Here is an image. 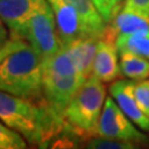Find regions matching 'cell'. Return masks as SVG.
Segmentation results:
<instances>
[{
	"label": "cell",
	"instance_id": "30bf717a",
	"mask_svg": "<svg viewBox=\"0 0 149 149\" xmlns=\"http://www.w3.org/2000/svg\"><path fill=\"white\" fill-rule=\"evenodd\" d=\"M133 80L114 81L109 87V93L128 118L144 132L149 133V117L142 111L133 93Z\"/></svg>",
	"mask_w": 149,
	"mask_h": 149
},
{
	"label": "cell",
	"instance_id": "6da1fadb",
	"mask_svg": "<svg viewBox=\"0 0 149 149\" xmlns=\"http://www.w3.org/2000/svg\"><path fill=\"white\" fill-rule=\"evenodd\" d=\"M0 119L29 144L40 148L47 147L66 128L63 118L46 101H32L4 91H0Z\"/></svg>",
	"mask_w": 149,
	"mask_h": 149
},
{
	"label": "cell",
	"instance_id": "7c38bea8",
	"mask_svg": "<svg viewBox=\"0 0 149 149\" xmlns=\"http://www.w3.org/2000/svg\"><path fill=\"white\" fill-rule=\"evenodd\" d=\"M101 37L95 36H83L78 37L71 44H68L67 47L71 52L74 62L78 66L81 74L85 80L92 76V68H93V61H95L96 51L98 47V40Z\"/></svg>",
	"mask_w": 149,
	"mask_h": 149
},
{
	"label": "cell",
	"instance_id": "d6986e66",
	"mask_svg": "<svg viewBox=\"0 0 149 149\" xmlns=\"http://www.w3.org/2000/svg\"><path fill=\"white\" fill-rule=\"evenodd\" d=\"M133 93L142 111L149 117V78L133 83Z\"/></svg>",
	"mask_w": 149,
	"mask_h": 149
},
{
	"label": "cell",
	"instance_id": "7a4b0ae2",
	"mask_svg": "<svg viewBox=\"0 0 149 149\" xmlns=\"http://www.w3.org/2000/svg\"><path fill=\"white\" fill-rule=\"evenodd\" d=\"M41 62L42 60L25 39L10 36L0 49V91L32 101H46Z\"/></svg>",
	"mask_w": 149,
	"mask_h": 149
},
{
	"label": "cell",
	"instance_id": "8fae6325",
	"mask_svg": "<svg viewBox=\"0 0 149 149\" xmlns=\"http://www.w3.org/2000/svg\"><path fill=\"white\" fill-rule=\"evenodd\" d=\"M106 29L116 40L119 35L149 34V14L123 5Z\"/></svg>",
	"mask_w": 149,
	"mask_h": 149
},
{
	"label": "cell",
	"instance_id": "5b68a950",
	"mask_svg": "<svg viewBox=\"0 0 149 149\" xmlns=\"http://www.w3.org/2000/svg\"><path fill=\"white\" fill-rule=\"evenodd\" d=\"M29 42L41 60L58 52L62 47L56 27L55 15L49 1H44L24 27L21 35Z\"/></svg>",
	"mask_w": 149,
	"mask_h": 149
},
{
	"label": "cell",
	"instance_id": "ba28073f",
	"mask_svg": "<svg viewBox=\"0 0 149 149\" xmlns=\"http://www.w3.org/2000/svg\"><path fill=\"white\" fill-rule=\"evenodd\" d=\"M52 8L56 27L62 46H67L78 37L88 36L82 17L76 8L63 0H47Z\"/></svg>",
	"mask_w": 149,
	"mask_h": 149
},
{
	"label": "cell",
	"instance_id": "277c9868",
	"mask_svg": "<svg viewBox=\"0 0 149 149\" xmlns=\"http://www.w3.org/2000/svg\"><path fill=\"white\" fill-rule=\"evenodd\" d=\"M106 98L103 82L95 76L88 77L65 111L66 127L77 136L96 134Z\"/></svg>",
	"mask_w": 149,
	"mask_h": 149
},
{
	"label": "cell",
	"instance_id": "e0dca14e",
	"mask_svg": "<svg viewBox=\"0 0 149 149\" xmlns=\"http://www.w3.org/2000/svg\"><path fill=\"white\" fill-rule=\"evenodd\" d=\"M86 148L91 149H132L137 148L138 146L129 142L118 141V139H112L106 137H93L86 141Z\"/></svg>",
	"mask_w": 149,
	"mask_h": 149
},
{
	"label": "cell",
	"instance_id": "3957f363",
	"mask_svg": "<svg viewBox=\"0 0 149 149\" xmlns=\"http://www.w3.org/2000/svg\"><path fill=\"white\" fill-rule=\"evenodd\" d=\"M85 81L71 52L65 46L41 62L44 97L52 111L61 118H63L67 106Z\"/></svg>",
	"mask_w": 149,
	"mask_h": 149
},
{
	"label": "cell",
	"instance_id": "9a60e30c",
	"mask_svg": "<svg viewBox=\"0 0 149 149\" xmlns=\"http://www.w3.org/2000/svg\"><path fill=\"white\" fill-rule=\"evenodd\" d=\"M119 54L133 52L149 60V34L119 35L116 40Z\"/></svg>",
	"mask_w": 149,
	"mask_h": 149
},
{
	"label": "cell",
	"instance_id": "5bb4252c",
	"mask_svg": "<svg viewBox=\"0 0 149 149\" xmlns=\"http://www.w3.org/2000/svg\"><path fill=\"white\" fill-rule=\"evenodd\" d=\"M119 66L122 76L133 81L149 78V60L133 52H120Z\"/></svg>",
	"mask_w": 149,
	"mask_h": 149
},
{
	"label": "cell",
	"instance_id": "4fadbf2b",
	"mask_svg": "<svg viewBox=\"0 0 149 149\" xmlns=\"http://www.w3.org/2000/svg\"><path fill=\"white\" fill-rule=\"evenodd\" d=\"M78 10L88 36L102 37L106 30V22L100 15L92 0H63Z\"/></svg>",
	"mask_w": 149,
	"mask_h": 149
},
{
	"label": "cell",
	"instance_id": "52a82bcc",
	"mask_svg": "<svg viewBox=\"0 0 149 149\" xmlns=\"http://www.w3.org/2000/svg\"><path fill=\"white\" fill-rule=\"evenodd\" d=\"M118 54L119 51L116 44V37L106 29L103 36L98 40L92 76L97 77L102 82H113L122 76Z\"/></svg>",
	"mask_w": 149,
	"mask_h": 149
},
{
	"label": "cell",
	"instance_id": "ffe728a7",
	"mask_svg": "<svg viewBox=\"0 0 149 149\" xmlns=\"http://www.w3.org/2000/svg\"><path fill=\"white\" fill-rule=\"evenodd\" d=\"M124 6L137 9V10L149 14V0H125Z\"/></svg>",
	"mask_w": 149,
	"mask_h": 149
},
{
	"label": "cell",
	"instance_id": "44dd1931",
	"mask_svg": "<svg viewBox=\"0 0 149 149\" xmlns=\"http://www.w3.org/2000/svg\"><path fill=\"white\" fill-rule=\"evenodd\" d=\"M9 37H10V35H9L8 27L1 21V19H0V49H1L3 46L5 45V42L9 40Z\"/></svg>",
	"mask_w": 149,
	"mask_h": 149
},
{
	"label": "cell",
	"instance_id": "2e32d148",
	"mask_svg": "<svg viewBox=\"0 0 149 149\" xmlns=\"http://www.w3.org/2000/svg\"><path fill=\"white\" fill-rule=\"evenodd\" d=\"M27 144L29 143L20 133L8 127L0 119V149H25Z\"/></svg>",
	"mask_w": 149,
	"mask_h": 149
},
{
	"label": "cell",
	"instance_id": "ac0fdd59",
	"mask_svg": "<svg viewBox=\"0 0 149 149\" xmlns=\"http://www.w3.org/2000/svg\"><path fill=\"white\" fill-rule=\"evenodd\" d=\"M92 1L103 19V21L106 22V25H108L120 10L123 0H92Z\"/></svg>",
	"mask_w": 149,
	"mask_h": 149
},
{
	"label": "cell",
	"instance_id": "9c48e42d",
	"mask_svg": "<svg viewBox=\"0 0 149 149\" xmlns=\"http://www.w3.org/2000/svg\"><path fill=\"white\" fill-rule=\"evenodd\" d=\"M46 0H0V19L10 36L21 37L30 17Z\"/></svg>",
	"mask_w": 149,
	"mask_h": 149
},
{
	"label": "cell",
	"instance_id": "8992f818",
	"mask_svg": "<svg viewBox=\"0 0 149 149\" xmlns=\"http://www.w3.org/2000/svg\"><path fill=\"white\" fill-rule=\"evenodd\" d=\"M96 134L100 137L118 139L129 142L136 146L149 144V137L139 130L128 116L114 102L113 97H107L101 117L96 128Z\"/></svg>",
	"mask_w": 149,
	"mask_h": 149
}]
</instances>
